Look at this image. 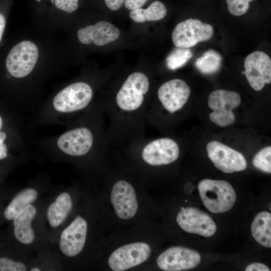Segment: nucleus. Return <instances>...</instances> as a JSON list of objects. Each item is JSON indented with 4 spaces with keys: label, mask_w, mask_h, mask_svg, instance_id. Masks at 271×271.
<instances>
[{
    "label": "nucleus",
    "mask_w": 271,
    "mask_h": 271,
    "mask_svg": "<svg viewBox=\"0 0 271 271\" xmlns=\"http://www.w3.org/2000/svg\"><path fill=\"white\" fill-rule=\"evenodd\" d=\"M3 125V119L2 117L0 116V129H1Z\"/></svg>",
    "instance_id": "f704fd0d"
},
{
    "label": "nucleus",
    "mask_w": 271,
    "mask_h": 271,
    "mask_svg": "<svg viewBox=\"0 0 271 271\" xmlns=\"http://www.w3.org/2000/svg\"><path fill=\"white\" fill-rule=\"evenodd\" d=\"M208 156L215 167L224 173L244 170L246 161L242 154L218 141H211L206 147Z\"/></svg>",
    "instance_id": "6e6552de"
},
{
    "label": "nucleus",
    "mask_w": 271,
    "mask_h": 271,
    "mask_svg": "<svg viewBox=\"0 0 271 271\" xmlns=\"http://www.w3.org/2000/svg\"><path fill=\"white\" fill-rule=\"evenodd\" d=\"M252 237L260 245L271 247V214L267 211L258 213L251 226Z\"/></svg>",
    "instance_id": "aec40b11"
},
{
    "label": "nucleus",
    "mask_w": 271,
    "mask_h": 271,
    "mask_svg": "<svg viewBox=\"0 0 271 271\" xmlns=\"http://www.w3.org/2000/svg\"><path fill=\"white\" fill-rule=\"evenodd\" d=\"M26 264L7 257H0V271H26Z\"/></svg>",
    "instance_id": "bb28decb"
},
{
    "label": "nucleus",
    "mask_w": 271,
    "mask_h": 271,
    "mask_svg": "<svg viewBox=\"0 0 271 271\" xmlns=\"http://www.w3.org/2000/svg\"><path fill=\"white\" fill-rule=\"evenodd\" d=\"M93 95L91 87L87 83H72L61 90L54 98V109L60 112H71L88 105Z\"/></svg>",
    "instance_id": "423d86ee"
},
{
    "label": "nucleus",
    "mask_w": 271,
    "mask_h": 271,
    "mask_svg": "<svg viewBox=\"0 0 271 271\" xmlns=\"http://www.w3.org/2000/svg\"><path fill=\"white\" fill-rule=\"evenodd\" d=\"M253 0H226L229 12L233 16L245 14L249 8V2Z\"/></svg>",
    "instance_id": "a878e982"
},
{
    "label": "nucleus",
    "mask_w": 271,
    "mask_h": 271,
    "mask_svg": "<svg viewBox=\"0 0 271 271\" xmlns=\"http://www.w3.org/2000/svg\"><path fill=\"white\" fill-rule=\"evenodd\" d=\"M38 191L32 188L25 189L19 192L10 202L4 211V217L12 220L15 216L38 198Z\"/></svg>",
    "instance_id": "412c9836"
},
{
    "label": "nucleus",
    "mask_w": 271,
    "mask_h": 271,
    "mask_svg": "<svg viewBox=\"0 0 271 271\" xmlns=\"http://www.w3.org/2000/svg\"><path fill=\"white\" fill-rule=\"evenodd\" d=\"M149 81L142 72H134L128 76L118 91L116 101L118 107L126 111H133L142 104L144 95L147 93Z\"/></svg>",
    "instance_id": "20e7f679"
},
{
    "label": "nucleus",
    "mask_w": 271,
    "mask_h": 271,
    "mask_svg": "<svg viewBox=\"0 0 271 271\" xmlns=\"http://www.w3.org/2000/svg\"><path fill=\"white\" fill-rule=\"evenodd\" d=\"M245 271H269L270 269L265 264L255 262L248 265L245 269Z\"/></svg>",
    "instance_id": "7c9ffc66"
},
{
    "label": "nucleus",
    "mask_w": 271,
    "mask_h": 271,
    "mask_svg": "<svg viewBox=\"0 0 271 271\" xmlns=\"http://www.w3.org/2000/svg\"><path fill=\"white\" fill-rule=\"evenodd\" d=\"M93 142L91 131L86 127H78L62 134L57 141V146L66 154L80 156L89 152Z\"/></svg>",
    "instance_id": "dca6fc26"
},
{
    "label": "nucleus",
    "mask_w": 271,
    "mask_h": 271,
    "mask_svg": "<svg viewBox=\"0 0 271 271\" xmlns=\"http://www.w3.org/2000/svg\"><path fill=\"white\" fill-rule=\"evenodd\" d=\"M176 220L179 226L188 233L210 237L216 231V225L212 218L196 208L182 207Z\"/></svg>",
    "instance_id": "9b49d317"
},
{
    "label": "nucleus",
    "mask_w": 271,
    "mask_h": 271,
    "mask_svg": "<svg viewBox=\"0 0 271 271\" xmlns=\"http://www.w3.org/2000/svg\"><path fill=\"white\" fill-rule=\"evenodd\" d=\"M152 252L149 244L144 242L131 243L121 246L110 254L108 263L114 271H123L146 261Z\"/></svg>",
    "instance_id": "0eeeda50"
},
{
    "label": "nucleus",
    "mask_w": 271,
    "mask_h": 271,
    "mask_svg": "<svg viewBox=\"0 0 271 271\" xmlns=\"http://www.w3.org/2000/svg\"><path fill=\"white\" fill-rule=\"evenodd\" d=\"M38 57V48L33 42L22 41L9 52L6 61L7 69L14 77H24L32 72Z\"/></svg>",
    "instance_id": "7ed1b4c3"
},
{
    "label": "nucleus",
    "mask_w": 271,
    "mask_h": 271,
    "mask_svg": "<svg viewBox=\"0 0 271 271\" xmlns=\"http://www.w3.org/2000/svg\"><path fill=\"white\" fill-rule=\"evenodd\" d=\"M110 200L117 216L124 220L132 218L138 209L134 189L128 182L120 180L112 187Z\"/></svg>",
    "instance_id": "ddd939ff"
},
{
    "label": "nucleus",
    "mask_w": 271,
    "mask_h": 271,
    "mask_svg": "<svg viewBox=\"0 0 271 271\" xmlns=\"http://www.w3.org/2000/svg\"><path fill=\"white\" fill-rule=\"evenodd\" d=\"M198 190L204 206L212 213L226 212L236 201L233 188L224 180L204 179L199 183Z\"/></svg>",
    "instance_id": "f257e3e1"
},
{
    "label": "nucleus",
    "mask_w": 271,
    "mask_h": 271,
    "mask_svg": "<svg viewBox=\"0 0 271 271\" xmlns=\"http://www.w3.org/2000/svg\"><path fill=\"white\" fill-rule=\"evenodd\" d=\"M192 56V52L189 48L176 47L167 56L166 65L171 70H176L184 66Z\"/></svg>",
    "instance_id": "b1692460"
},
{
    "label": "nucleus",
    "mask_w": 271,
    "mask_h": 271,
    "mask_svg": "<svg viewBox=\"0 0 271 271\" xmlns=\"http://www.w3.org/2000/svg\"><path fill=\"white\" fill-rule=\"evenodd\" d=\"M190 94V87L184 81L180 79H174L164 83L158 91L160 101L171 113L183 107L188 101Z\"/></svg>",
    "instance_id": "2eb2a0df"
},
{
    "label": "nucleus",
    "mask_w": 271,
    "mask_h": 271,
    "mask_svg": "<svg viewBox=\"0 0 271 271\" xmlns=\"http://www.w3.org/2000/svg\"><path fill=\"white\" fill-rule=\"evenodd\" d=\"M271 147L268 146L261 149L254 157L253 166L257 169L266 173H271Z\"/></svg>",
    "instance_id": "393cba45"
},
{
    "label": "nucleus",
    "mask_w": 271,
    "mask_h": 271,
    "mask_svg": "<svg viewBox=\"0 0 271 271\" xmlns=\"http://www.w3.org/2000/svg\"><path fill=\"white\" fill-rule=\"evenodd\" d=\"M148 0H125L124 6L128 10L141 8Z\"/></svg>",
    "instance_id": "c85d7f7f"
},
{
    "label": "nucleus",
    "mask_w": 271,
    "mask_h": 271,
    "mask_svg": "<svg viewBox=\"0 0 271 271\" xmlns=\"http://www.w3.org/2000/svg\"><path fill=\"white\" fill-rule=\"evenodd\" d=\"M222 60V57L218 52L214 50H209L196 60L195 66L202 73L213 74L220 68Z\"/></svg>",
    "instance_id": "5701e85b"
},
{
    "label": "nucleus",
    "mask_w": 271,
    "mask_h": 271,
    "mask_svg": "<svg viewBox=\"0 0 271 271\" xmlns=\"http://www.w3.org/2000/svg\"><path fill=\"white\" fill-rule=\"evenodd\" d=\"M213 32L211 25L198 19H189L177 25L172 33V41L177 47L189 48L199 42L210 40Z\"/></svg>",
    "instance_id": "39448f33"
},
{
    "label": "nucleus",
    "mask_w": 271,
    "mask_h": 271,
    "mask_svg": "<svg viewBox=\"0 0 271 271\" xmlns=\"http://www.w3.org/2000/svg\"><path fill=\"white\" fill-rule=\"evenodd\" d=\"M7 134L5 132L0 131V160L7 156V148L4 143Z\"/></svg>",
    "instance_id": "c756f323"
},
{
    "label": "nucleus",
    "mask_w": 271,
    "mask_h": 271,
    "mask_svg": "<svg viewBox=\"0 0 271 271\" xmlns=\"http://www.w3.org/2000/svg\"><path fill=\"white\" fill-rule=\"evenodd\" d=\"M167 13L165 6L160 1H155L146 9L142 8L132 10L129 16L136 23L158 21L163 19Z\"/></svg>",
    "instance_id": "4be33fe9"
},
{
    "label": "nucleus",
    "mask_w": 271,
    "mask_h": 271,
    "mask_svg": "<svg viewBox=\"0 0 271 271\" xmlns=\"http://www.w3.org/2000/svg\"><path fill=\"white\" fill-rule=\"evenodd\" d=\"M37 1H38V2H40L41 0H37Z\"/></svg>",
    "instance_id": "e433bc0d"
},
{
    "label": "nucleus",
    "mask_w": 271,
    "mask_h": 271,
    "mask_svg": "<svg viewBox=\"0 0 271 271\" xmlns=\"http://www.w3.org/2000/svg\"><path fill=\"white\" fill-rule=\"evenodd\" d=\"M179 154V147L174 140L161 138L154 140L145 146L142 152V158L150 165L160 166L175 162Z\"/></svg>",
    "instance_id": "4468645a"
},
{
    "label": "nucleus",
    "mask_w": 271,
    "mask_h": 271,
    "mask_svg": "<svg viewBox=\"0 0 271 271\" xmlns=\"http://www.w3.org/2000/svg\"><path fill=\"white\" fill-rule=\"evenodd\" d=\"M31 271H40L41 269L38 267H33L31 268Z\"/></svg>",
    "instance_id": "72a5a7b5"
},
{
    "label": "nucleus",
    "mask_w": 271,
    "mask_h": 271,
    "mask_svg": "<svg viewBox=\"0 0 271 271\" xmlns=\"http://www.w3.org/2000/svg\"><path fill=\"white\" fill-rule=\"evenodd\" d=\"M245 75L251 87L256 91L262 89L271 82V60L264 52L256 51L249 54L244 63Z\"/></svg>",
    "instance_id": "9d476101"
},
{
    "label": "nucleus",
    "mask_w": 271,
    "mask_h": 271,
    "mask_svg": "<svg viewBox=\"0 0 271 271\" xmlns=\"http://www.w3.org/2000/svg\"><path fill=\"white\" fill-rule=\"evenodd\" d=\"M240 102V96L236 92L222 89L212 92L208 99V106L213 110L209 114L210 120L222 127L232 124L235 120L232 109Z\"/></svg>",
    "instance_id": "f03ea898"
},
{
    "label": "nucleus",
    "mask_w": 271,
    "mask_h": 271,
    "mask_svg": "<svg viewBox=\"0 0 271 271\" xmlns=\"http://www.w3.org/2000/svg\"><path fill=\"white\" fill-rule=\"evenodd\" d=\"M119 35V29L105 21L98 22L95 25L82 28L77 32L78 38L82 43H93L98 46L105 45L116 40Z\"/></svg>",
    "instance_id": "f3484780"
},
{
    "label": "nucleus",
    "mask_w": 271,
    "mask_h": 271,
    "mask_svg": "<svg viewBox=\"0 0 271 271\" xmlns=\"http://www.w3.org/2000/svg\"><path fill=\"white\" fill-rule=\"evenodd\" d=\"M87 233V223L80 216H77L62 231L59 246L62 253L67 257L79 254L85 244Z\"/></svg>",
    "instance_id": "f8f14e48"
},
{
    "label": "nucleus",
    "mask_w": 271,
    "mask_h": 271,
    "mask_svg": "<svg viewBox=\"0 0 271 271\" xmlns=\"http://www.w3.org/2000/svg\"><path fill=\"white\" fill-rule=\"evenodd\" d=\"M125 0H105L107 7L112 11L119 9Z\"/></svg>",
    "instance_id": "2f4dec72"
},
{
    "label": "nucleus",
    "mask_w": 271,
    "mask_h": 271,
    "mask_svg": "<svg viewBox=\"0 0 271 271\" xmlns=\"http://www.w3.org/2000/svg\"><path fill=\"white\" fill-rule=\"evenodd\" d=\"M37 212L36 207L31 204L17 214L13 219L15 236L22 244H30L35 240V231L32 226V222Z\"/></svg>",
    "instance_id": "a211bd4d"
},
{
    "label": "nucleus",
    "mask_w": 271,
    "mask_h": 271,
    "mask_svg": "<svg viewBox=\"0 0 271 271\" xmlns=\"http://www.w3.org/2000/svg\"><path fill=\"white\" fill-rule=\"evenodd\" d=\"M54 1H55V0H50V1L51 2V3H52V4H54Z\"/></svg>",
    "instance_id": "c9c22d12"
},
{
    "label": "nucleus",
    "mask_w": 271,
    "mask_h": 271,
    "mask_svg": "<svg viewBox=\"0 0 271 271\" xmlns=\"http://www.w3.org/2000/svg\"><path fill=\"white\" fill-rule=\"evenodd\" d=\"M201 256L197 251L185 247L173 246L161 253L157 259L158 266L166 271H181L196 267Z\"/></svg>",
    "instance_id": "1a4fd4ad"
},
{
    "label": "nucleus",
    "mask_w": 271,
    "mask_h": 271,
    "mask_svg": "<svg viewBox=\"0 0 271 271\" xmlns=\"http://www.w3.org/2000/svg\"><path fill=\"white\" fill-rule=\"evenodd\" d=\"M6 27V19L5 16L0 13V43Z\"/></svg>",
    "instance_id": "473e14b6"
},
{
    "label": "nucleus",
    "mask_w": 271,
    "mask_h": 271,
    "mask_svg": "<svg viewBox=\"0 0 271 271\" xmlns=\"http://www.w3.org/2000/svg\"><path fill=\"white\" fill-rule=\"evenodd\" d=\"M72 206V200L68 193L59 194L47 209V218L49 225L56 228L61 225L70 214Z\"/></svg>",
    "instance_id": "6ab92c4d"
},
{
    "label": "nucleus",
    "mask_w": 271,
    "mask_h": 271,
    "mask_svg": "<svg viewBox=\"0 0 271 271\" xmlns=\"http://www.w3.org/2000/svg\"><path fill=\"white\" fill-rule=\"evenodd\" d=\"M79 0H55L54 4L58 9L71 13L78 8Z\"/></svg>",
    "instance_id": "cd10ccee"
}]
</instances>
